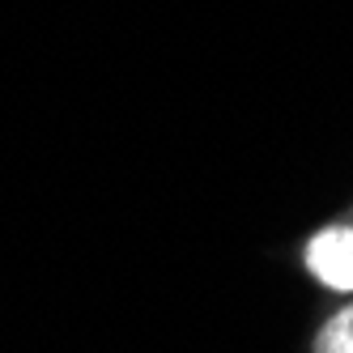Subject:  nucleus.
Listing matches in <instances>:
<instances>
[{
    "label": "nucleus",
    "mask_w": 353,
    "mask_h": 353,
    "mask_svg": "<svg viewBox=\"0 0 353 353\" xmlns=\"http://www.w3.org/2000/svg\"><path fill=\"white\" fill-rule=\"evenodd\" d=\"M302 264L327 294H353V221H327L307 239Z\"/></svg>",
    "instance_id": "1"
},
{
    "label": "nucleus",
    "mask_w": 353,
    "mask_h": 353,
    "mask_svg": "<svg viewBox=\"0 0 353 353\" xmlns=\"http://www.w3.org/2000/svg\"><path fill=\"white\" fill-rule=\"evenodd\" d=\"M311 353H353V302H345L336 315L323 319V327L311 341Z\"/></svg>",
    "instance_id": "2"
}]
</instances>
